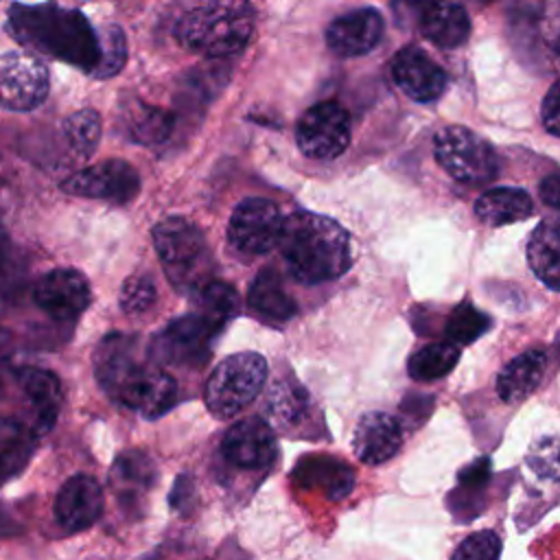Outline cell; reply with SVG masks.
I'll list each match as a JSON object with an SVG mask.
<instances>
[{
    "mask_svg": "<svg viewBox=\"0 0 560 560\" xmlns=\"http://www.w3.org/2000/svg\"><path fill=\"white\" fill-rule=\"evenodd\" d=\"M383 35V18L374 9H357L339 15L326 31L328 48L341 57L370 52Z\"/></svg>",
    "mask_w": 560,
    "mask_h": 560,
    "instance_id": "cell-16",
    "label": "cell"
},
{
    "mask_svg": "<svg viewBox=\"0 0 560 560\" xmlns=\"http://www.w3.org/2000/svg\"><path fill=\"white\" fill-rule=\"evenodd\" d=\"M18 385L26 400L28 424L37 433L50 431L61 409L59 378L42 368H22L18 372Z\"/></svg>",
    "mask_w": 560,
    "mask_h": 560,
    "instance_id": "cell-18",
    "label": "cell"
},
{
    "mask_svg": "<svg viewBox=\"0 0 560 560\" xmlns=\"http://www.w3.org/2000/svg\"><path fill=\"white\" fill-rule=\"evenodd\" d=\"M459 361V346L453 341H433L409 357V376L427 383L446 376Z\"/></svg>",
    "mask_w": 560,
    "mask_h": 560,
    "instance_id": "cell-29",
    "label": "cell"
},
{
    "mask_svg": "<svg viewBox=\"0 0 560 560\" xmlns=\"http://www.w3.org/2000/svg\"><path fill=\"white\" fill-rule=\"evenodd\" d=\"M0 527H4V521H2V518H0Z\"/></svg>",
    "mask_w": 560,
    "mask_h": 560,
    "instance_id": "cell-41",
    "label": "cell"
},
{
    "mask_svg": "<svg viewBox=\"0 0 560 560\" xmlns=\"http://www.w3.org/2000/svg\"><path fill=\"white\" fill-rule=\"evenodd\" d=\"M153 245L166 278L179 293H195L210 280L212 256L203 232L184 217H166L153 228Z\"/></svg>",
    "mask_w": 560,
    "mask_h": 560,
    "instance_id": "cell-4",
    "label": "cell"
},
{
    "mask_svg": "<svg viewBox=\"0 0 560 560\" xmlns=\"http://www.w3.org/2000/svg\"><path fill=\"white\" fill-rule=\"evenodd\" d=\"M527 260L536 278L551 291H560V219H542L529 234Z\"/></svg>",
    "mask_w": 560,
    "mask_h": 560,
    "instance_id": "cell-21",
    "label": "cell"
},
{
    "mask_svg": "<svg viewBox=\"0 0 560 560\" xmlns=\"http://www.w3.org/2000/svg\"><path fill=\"white\" fill-rule=\"evenodd\" d=\"M61 188L68 195H77V197L127 203L129 199L136 197L140 188V177L129 162L105 160L70 175L68 179L61 182Z\"/></svg>",
    "mask_w": 560,
    "mask_h": 560,
    "instance_id": "cell-11",
    "label": "cell"
},
{
    "mask_svg": "<svg viewBox=\"0 0 560 560\" xmlns=\"http://www.w3.org/2000/svg\"><path fill=\"white\" fill-rule=\"evenodd\" d=\"M501 556V540L494 532L481 529L466 536L459 547L453 551L457 560H494Z\"/></svg>",
    "mask_w": 560,
    "mask_h": 560,
    "instance_id": "cell-37",
    "label": "cell"
},
{
    "mask_svg": "<svg viewBox=\"0 0 560 560\" xmlns=\"http://www.w3.org/2000/svg\"><path fill=\"white\" fill-rule=\"evenodd\" d=\"M420 28L440 48H457L468 39L470 20L455 0H429L420 11Z\"/></svg>",
    "mask_w": 560,
    "mask_h": 560,
    "instance_id": "cell-19",
    "label": "cell"
},
{
    "mask_svg": "<svg viewBox=\"0 0 560 560\" xmlns=\"http://www.w3.org/2000/svg\"><path fill=\"white\" fill-rule=\"evenodd\" d=\"M278 247L289 273L306 284L335 280L352 262L348 232L337 221L306 210L284 219Z\"/></svg>",
    "mask_w": 560,
    "mask_h": 560,
    "instance_id": "cell-2",
    "label": "cell"
},
{
    "mask_svg": "<svg viewBox=\"0 0 560 560\" xmlns=\"http://www.w3.org/2000/svg\"><path fill=\"white\" fill-rule=\"evenodd\" d=\"M433 153L438 164L462 184H486L499 171L494 149L479 133L459 125L444 127L435 133Z\"/></svg>",
    "mask_w": 560,
    "mask_h": 560,
    "instance_id": "cell-6",
    "label": "cell"
},
{
    "mask_svg": "<svg viewBox=\"0 0 560 560\" xmlns=\"http://www.w3.org/2000/svg\"><path fill=\"white\" fill-rule=\"evenodd\" d=\"M300 151L313 160H335L350 144V116L335 101L308 107L295 127Z\"/></svg>",
    "mask_w": 560,
    "mask_h": 560,
    "instance_id": "cell-9",
    "label": "cell"
},
{
    "mask_svg": "<svg viewBox=\"0 0 560 560\" xmlns=\"http://www.w3.org/2000/svg\"><path fill=\"white\" fill-rule=\"evenodd\" d=\"M392 77L396 85L418 103H431L442 96L446 88V72L420 48H402L392 61Z\"/></svg>",
    "mask_w": 560,
    "mask_h": 560,
    "instance_id": "cell-14",
    "label": "cell"
},
{
    "mask_svg": "<svg viewBox=\"0 0 560 560\" xmlns=\"http://www.w3.org/2000/svg\"><path fill=\"white\" fill-rule=\"evenodd\" d=\"M112 486L122 505L136 508L158 479L155 462L142 451H125L112 466Z\"/></svg>",
    "mask_w": 560,
    "mask_h": 560,
    "instance_id": "cell-20",
    "label": "cell"
},
{
    "mask_svg": "<svg viewBox=\"0 0 560 560\" xmlns=\"http://www.w3.org/2000/svg\"><path fill=\"white\" fill-rule=\"evenodd\" d=\"M402 444V429L398 420L385 411H368L361 416L352 438L354 455L370 466L392 459Z\"/></svg>",
    "mask_w": 560,
    "mask_h": 560,
    "instance_id": "cell-17",
    "label": "cell"
},
{
    "mask_svg": "<svg viewBox=\"0 0 560 560\" xmlns=\"http://www.w3.org/2000/svg\"><path fill=\"white\" fill-rule=\"evenodd\" d=\"M103 512V490L90 475H72L55 497V518L68 532H81Z\"/></svg>",
    "mask_w": 560,
    "mask_h": 560,
    "instance_id": "cell-15",
    "label": "cell"
},
{
    "mask_svg": "<svg viewBox=\"0 0 560 560\" xmlns=\"http://www.w3.org/2000/svg\"><path fill=\"white\" fill-rule=\"evenodd\" d=\"M217 332L197 315L188 313L168 322L149 343V354L166 368H199L208 361Z\"/></svg>",
    "mask_w": 560,
    "mask_h": 560,
    "instance_id": "cell-7",
    "label": "cell"
},
{
    "mask_svg": "<svg viewBox=\"0 0 560 560\" xmlns=\"http://www.w3.org/2000/svg\"><path fill=\"white\" fill-rule=\"evenodd\" d=\"M267 361L258 352H236L225 357L208 376L206 407L214 418H234L245 411L262 392Z\"/></svg>",
    "mask_w": 560,
    "mask_h": 560,
    "instance_id": "cell-5",
    "label": "cell"
},
{
    "mask_svg": "<svg viewBox=\"0 0 560 560\" xmlns=\"http://www.w3.org/2000/svg\"><path fill=\"white\" fill-rule=\"evenodd\" d=\"M223 457L243 470H258L271 464L276 455V438L269 422L249 416L236 420L223 435L221 442Z\"/></svg>",
    "mask_w": 560,
    "mask_h": 560,
    "instance_id": "cell-13",
    "label": "cell"
},
{
    "mask_svg": "<svg viewBox=\"0 0 560 560\" xmlns=\"http://www.w3.org/2000/svg\"><path fill=\"white\" fill-rule=\"evenodd\" d=\"M488 477H490V459L479 457L477 462L462 468V472L457 477V490L459 492H481Z\"/></svg>",
    "mask_w": 560,
    "mask_h": 560,
    "instance_id": "cell-38",
    "label": "cell"
},
{
    "mask_svg": "<svg viewBox=\"0 0 560 560\" xmlns=\"http://www.w3.org/2000/svg\"><path fill=\"white\" fill-rule=\"evenodd\" d=\"M547 357L542 350H527L505 363L497 376V394L503 402L525 400L542 381Z\"/></svg>",
    "mask_w": 560,
    "mask_h": 560,
    "instance_id": "cell-22",
    "label": "cell"
},
{
    "mask_svg": "<svg viewBox=\"0 0 560 560\" xmlns=\"http://www.w3.org/2000/svg\"><path fill=\"white\" fill-rule=\"evenodd\" d=\"M540 199L549 208L560 210V173H551L540 182Z\"/></svg>",
    "mask_w": 560,
    "mask_h": 560,
    "instance_id": "cell-40",
    "label": "cell"
},
{
    "mask_svg": "<svg viewBox=\"0 0 560 560\" xmlns=\"http://www.w3.org/2000/svg\"><path fill=\"white\" fill-rule=\"evenodd\" d=\"M247 302L258 315L273 322H287L298 311L293 298L284 291L282 280L273 269H262L254 278L247 293Z\"/></svg>",
    "mask_w": 560,
    "mask_h": 560,
    "instance_id": "cell-27",
    "label": "cell"
},
{
    "mask_svg": "<svg viewBox=\"0 0 560 560\" xmlns=\"http://www.w3.org/2000/svg\"><path fill=\"white\" fill-rule=\"evenodd\" d=\"M481 2H492V0H481Z\"/></svg>",
    "mask_w": 560,
    "mask_h": 560,
    "instance_id": "cell-42",
    "label": "cell"
},
{
    "mask_svg": "<svg viewBox=\"0 0 560 560\" xmlns=\"http://www.w3.org/2000/svg\"><path fill=\"white\" fill-rule=\"evenodd\" d=\"M94 374L101 389L144 418L166 413L177 400L175 378L138 350V341L122 332H109L94 350Z\"/></svg>",
    "mask_w": 560,
    "mask_h": 560,
    "instance_id": "cell-1",
    "label": "cell"
},
{
    "mask_svg": "<svg viewBox=\"0 0 560 560\" xmlns=\"http://www.w3.org/2000/svg\"><path fill=\"white\" fill-rule=\"evenodd\" d=\"M282 223L284 219L273 201L247 197L230 214L228 241L245 256H262L278 247Z\"/></svg>",
    "mask_w": 560,
    "mask_h": 560,
    "instance_id": "cell-8",
    "label": "cell"
},
{
    "mask_svg": "<svg viewBox=\"0 0 560 560\" xmlns=\"http://www.w3.org/2000/svg\"><path fill=\"white\" fill-rule=\"evenodd\" d=\"M195 313L219 335L238 313V295L230 284L208 280L195 291Z\"/></svg>",
    "mask_w": 560,
    "mask_h": 560,
    "instance_id": "cell-28",
    "label": "cell"
},
{
    "mask_svg": "<svg viewBox=\"0 0 560 560\" xmlns=\"http://www.w3.org/2000/svg\"><path fill=\"white\" fill-rule=\"evenodd\" d=\"M295 479L304 488L322 490L332 501L348 497L354 486L352 468L328 455H313L302 459L295 468Z\"/></svg>",
    "mask_w": 560,
    "mask_h": 560,
    "instance_id": "cell-23",
    "label": "cell"
},
{
    "mask_svg": "<svg viewBox=\"0 0 560 560\" xmlns=\"http://www.w3.org/2000/svg\"><path fill=\"white\" fill-rule=\"evenodd\" d=\"M540 120L551 136L560 138V79L547 90L540 105Z\"/></svg>",
    "mask_w": 560,
    "mask_h": 560,
    "instance_id": "cell-39",
    "label": "cell"
},
{
    "mask_svg": "<svg viewBox=\"0 0 560 560\" xmlns=\"http://www.w3.org/2000/svg\"><path fill=\"white\" fill-rule=\"evenodd\" d=\"M28 278V265L20 247L0 232V293L15 298L24 291Z\"/></svg>",
    "mask_w": 560,
    "mask_h": 560,
    "instance_id": "cell-32",
    "label": "cell"
},
{
    "mask_svg": "<svg viewBox=\"0 0 560 560\" xmlns=\"http://www.w3.org/2000/svg\"><path fill=\"white\" fill-rule=\"evenodd\" d=\"M158 298L151 276H129L120 289V308L129 315H140L153 306Z\"/></svg>",
    "mask_w": 560,
    "mask_h": 560,
    "instance_id": "cell-36",
    "label": "cell"
},
{
    "mask_svg": "<svg viewBox=\"0 0 560 560\" xmlns=\"http://www.w3.org/2000/svg\"><path fill=\"white\" fill-rule=\"evenodd\" d=\"M101 44H103V55H101V61L94 66L92 74L96 79H107L125 66L127 39L116 24H109L101 31Z\"/></svg>",
    "mask_w": 560,
    "mask_h": 560,
    "instance_id": "cell-35",
    "label": "cell"
},
{
    "mask_svg": "<svg viewBox=\"0 0 560 560\" xmlns=\"http://www.w3.org/2000/svg\"><path fill=\"white\" fill-rule=\"evenodd\" d=\"M306 405H308V396L300 383L278 381L267 394L265 411L276 427L284 429L291 422H298V418L306 411Z\"/></svg>",
    "mask_w": 560,
    "mask_h": 560,
    "instance_id": "cell-31",
    "label": "cell"
},
{
    "mask_svg": "<svg viewBox=\"0 0 560 560\" xmlns=\"http://www.w3.org/2000/svg\"><path fill=\"white\" fill-rule=\"evenodd\" d=\"M532 210H534L532 197L523 188H512V186L490 188L475 203L477 219L494 228L523 221L532 214Z\"/></svg>",
    "mask_w": 560,
    "mask_h": 560,
    "instance_id": "cell-25",
    "label": "cell"
},
{
    "mask_svg": "<svg viewBox=\"0 0 560 560\" xmlns=\"http://www.w3.org/2000/svg\"><path fill=\"white\" fill-rule=\"evenodd\" d=\"M125 127L133 142L144 144V147H155L171 138L175 118L171 112H166L162 107H155V105H149L142 101H133L125 109Z\"/></svg>",
    "mask_w": 560,
    "mask_h": 560,
    "instance_id": "cell-26",
    "label": "cell"
},
{
    "mask_svg": "<svg viewBox=\"0 0 560 560\" xmlns=\"http://www.w3.org/2000/svg\"><path fill=\"white\" fill-rule=\"evenodd\" d=\"M35 435L39 433L28 422L0 418V486L26 468L35 451Z\"/></svg>",
    "mask_w": 560,
    "mask_h": 560,
    "instance_id": "cell-24",
    "label": "cell"
},
{
    "mask_svg": "<svg viewBox=\"0 0 560 560\" xmlns=\"http://www.w3.org/2000/svg\"><path fill=\"white\" fill-rule=\"evenodd\" d=\"M35 304L57 322L77 319L92 302V289L77 269H52L33 284Z\"/></svg>",
    "mask_w": 560,
    "mask_h": 560,
    "instance_id": "cell-12",
    "label": "cell"
},
{
    "mask_svg": "<svg viewBox=\"0 0 560 560\" xmlns=\"http://www.w3.org/2000/svg\"><path fill=\"white\" fill-rule=\"evenodd\" d=\"M48 68L26 50H11L0 57V105L13 112H28L48 96Z\"/></svg>",
    "mask_w": 560,
    "mask_h": 560,
    "instance_id": "cell-10",
    "label": "cell"
},
{
    "mask_svg": "<svg viewBox=\"0 0 560 560\" xmlns=\"http://www.w3.org/2000/svg\"><path fill=\"white\" fill-rule=\"evenodd\" d=\"M490 328V317L483 315L479 308H475L468 302H462L446 319L444 335L448 341L464 346L479 339Z\"/></svg>",
    "mask_w": 560,
    "mask_h": 560,
    "instance_id": "cell-33",
    "label": "cell"
},
{
    "mask_svg": "<svg viewBox=\"0 0 560 560\" xmlns=\"http://www.w3.org/2000/svg\"><path fill=\"white\" fill-rule=\"evenodd\" d=\"M61 131H63V140L68 144V151L74 158L85 160L98 147L103 122H101L98 112H94V109H79V112L70 114L63 120Z\"/></svg>",
    "mask_w": 560,
    "mask_h": 560,
    "instance_id": "cell-30",
    "label": "cell"
},
{
    "mask_svg": "<svg viewBox=\"0 0 560 560\" xmlns=\"http://www.w3.org/2000/svg\"><path fill=\"white\" fill-rule=\"evenodd\" d=\"M254 20L249 0H206L179 18L175 35L192 52L228 57L247 46L254 33Z\"/></svg>",
    "mask_w": 560,
    "mask_h": 560,
    "instance_id": "cell-3",
    "label": "cell"
},
{
    "mask_svg": "<svg viewBox=\"0 0 560 560\" xmlns=\"http://www.w3.org/2000/svg\"><path fill=\"white\" fill-rule=\"evenodd\" d=\"M527 468L547 481L560 483V438H538L525 455Z\"/></svg>",
    "mask_w": 560,
    "mask_h": 560,
    "instance_id": "cell-34",
    "label": "cell"
}]
</instances>
